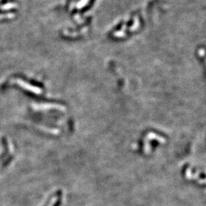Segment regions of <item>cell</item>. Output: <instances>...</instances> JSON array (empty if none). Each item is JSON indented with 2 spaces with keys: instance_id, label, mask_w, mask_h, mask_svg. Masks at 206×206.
Instances as JSON below:
<instances>
[{
  "instance_id": "cell-1",
  "label": "cell",
  "mask_w": 206,
  "mask_h": 206,
  "mask_svg": "<svg viewBox=\"0 0 206 206\" xmlns=\"http://www.w3.org/2000/svg\"><path fill=\"white\" fill-rule=\"evenodd\" d=\"M16 6H17V4H15V3H8V4H5L1 6L0 9H1V10H9V9H14Z\"/></svg>"
},
{
  "instance_id": "cell-2",
  "label": "cell",
  "mask_w": 206,
  "mask_h": 206,
  "mask_svg": "<svg viewBox=\"0 0 206 206\" xmlns=\"http://www.w3.org/2000/svg\"><path fill=\"white\" fill-rule=\"evenodd\" d=\"M15 17L14 15L12 14V13H11V14H6V15H0V19H11V18H13Z\"/></svg>"
}]
</instances>
